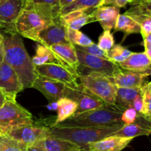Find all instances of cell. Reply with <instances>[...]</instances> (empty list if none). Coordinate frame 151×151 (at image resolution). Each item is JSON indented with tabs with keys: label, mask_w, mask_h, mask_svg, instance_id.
<instances>
[{
	"label": "cell",
	"mask_w": 151,
	"mask_h": 151,
	"mask_svg": "<svg viewBox=\"0 0 151 151\" xmlns=\"http://www.w3.org/2000/svg\"><path fill=\"white\" fill-rule=\"evenodd\" d=\"M60 7L35 4L26 0L14 23V29L21 36L37 41L38 34L60 16Z\"/></svg>",
	"instance_id": "cell-1"
},
{
	"label": "cell",
	"mask_w": 151,
	"mask_h": 151,
	"mask_svg": "<svg viewBox=\"0 0 151 151\" xmlns=\"http://www.w3.org/2000/svg\"><path fill=\"white\" fill-rule=\"evenodd\" d=\"M3 48L4 60L17 74L23 89L32 87L38 74L22 36L16 32L10 33L9 36H4Z\"/></svg>",
	"instance_id": "cell-2"
},
{
	"label": "cell",
	"mask_w": 151,
	"mask_h": 151,
	"mask_svg": "<svg viewBox=\"0 0 151 151\" xmlns=\"http://www.w3.org/2000/svg\"><path fill=\"white\" fill-rule=\"evenodd\" d=\"M125 110L116 105H106L102 107L73 114L62 122L53 124L54 127H100L120 123L121 115Z\"/></svg>",
	"instance_id": "cell-3"
},
{
	"label": "cell",
	"mask_w": 151,
	"mask_h": 151,
	"mask_svg": "<svg viewBox=\"0 0 151 151\" xmlns=\"http://www.w3.org/2000/svg\"><path fill=\"white\" fill-rule=\"evenodd\" d=\"M123 124V123L120 122L100 127H58L51 126L49 129L50 136L69 141L83 147H87L88 144L112 136Z\"/></svg>",
	"instance_id": "cell-4"
},
{
	"label": "cell",
	"mask_w": 151,
	"mask_h": 151,
	"mask_svg": "<svg viewBox=\"0 0 151 151\" xmlns=\"http://www.w3.org/2000/svg\"><path fill=\"white\" fill-rule=\"evenodd\" d=\"M81 84L106 105H115L116 87L111 78L91 72L78 73Z\"/></svg>",
	"instance_id": "cell-5"
},
{
	"label": "cell",
	"mask_w": 151,
	"mask_h": 151,
	"mask_svg": "<svg viewBox=\"0 0 151 151\" xmlns=\"http://www.w3.org/2000/svg\"><path fill=\"white\" fill-rule=\"evenodd\" d=\"M33 124L32 115L16 101H5L0 107V132H7Z\"/></svg>",
	"instance_id": "cell-6"
},
{
	"label": "cell",
	"mask_w": 151,
	"mask_h": 151,
	"mask_svg": "<svg viewBox=\"0 0 151 151\" xmlns=\"http://www.w3.org/2000/svg\"><path fill=\"white\" fill-rule=\"evenodd\" d=\"M63 97L72 99L76 102L78 107L75 114L102 107L106 105L87 90L81 83L71 87L66 86L63 92Z\"/></svg>",
	"instance_id": "cell-7"
},
{
	"label": "cell",
	"mask_w": 151,
	"mask_h": 151,
	"mask_svg": "<svg viewBox=\"0 0 151 151\" xmlns=\"http://www.w3.org/2000/svg\"><path fill=\"white\" fill-rule=\"evenodd\" d=\"M76 51L79 62L78 73L91 72L111 78L115 70L119 67L118 65L113 63L108 59L83 53L79 50Z\"/></svg>",
	"instance_id": "cell-8"
},
{
	"label": "cell",
	"mask_w": 151,
	"mask_h": 151,
	"mask_svg": "<svg viewBox=\"0 0 151 151\" xmlns=\"http://www.w3.org/2000/svg\"><path fill=\"white\" fill-rule=\"evenodd\" d=\"M23 90L17 74L5 61H3L0 68V90L6 101L15 102L18 93Z\"/></svg>",
	"instance_id": "cell-9"
},
{
	"label": "cell",
	"mask_w": 151,
	"mask_h": 151,
	"mask_svg": "<svg viewBox=\"0 0 151 151\" xmlns=\"http://www.w3.org/2000/svg\"><path fill=\"white\" fill-rule=\"evenodd\" d=\"M6 134L25 144L27 147L50 136L49 127L37 126L34 124L13 129Z\"/></svg>",
	"instance_id": "cell-10"
},
{
	"label": "cell",
	"mask_w": 151,
	"mask_h": 151,
	"mask_svg": "<svg viewBox=\"0 0 151 151\" xmlns=\"http://www.w3.org/2000/svg\"><path fill=\"white\" fill-rule=\"evenodd\" d=\"M37 74L50 79L63 83L67 87L78 84V76L65 67L55 64H48L35 67Z\"/></svg>",
	"instance_id": "cell-11"
},
{
	"label": "cell",
	"mask_w": 151,
	"mask_h": 151,
	"mask_svg": "<svg viewBox=\"0 0 151 151\" xmlns=\"http://www.w3.org/2000/svg\"><path fill=\"white\" fill-rule=\"evenodd\" d=\"M36 42L48 47L59 43L69 42L67 28L62 24L60 16L56 18L38 34Z\"/></svg>",
	"instance_id": "cell-12"
},
{
	"label": "cell",
	"mask_w": 151,
	"mask_h": 151,
	"mask_svg": "<svg viewBox=\"0 0 151 151\" xmlns=\"http://www.w3.org/2000/svg\"><path fill=\"white\" fill-rule=\"evenodd\" d=\"M25 2L26 0H0V22L9 33L16 32L14 23Z\"/></svg>",
	"instance_id": "cell-13"
},
{
	"label": "cell",
	"mask_w": 151,
	"mask_h": 151,
	"mask_svg": "<svg viewBox=\"0 0 151 151\" xmlns=\"http://www.w3.org/2000/svg\"><path fill=\"white\" fill-rule=\"evenodd\" d=\"M32 87L41 92L47 98L48 102L51 103L58 102L60 98L63 97L66 85L63 83L38 75Z\"/></svg>",
	"instance_id": "cell-14"
},
{
	"label": "cell",
	"mask_w": 151,
	"mask_h": 151,
	"mask_svg": "<svg viewBox=\"0 0 151 151\" xmlns=\"http://www.w3.org/2000/svg\"><path fill=\"white\" fill-rule=\"evenodd\" d=\"M50 48L58 56L65 68L78 76L79 62L75 45L69 42H62L50 46Z\"/></svg>",
	"instance_id": "cell-15"
},
{
	"label": "cell",
	"mask_w": 151,
	"mask_h": 151,
	"mask_svg": "<svg viewBox=\"0 0 151 151\" xmlns=\"http://www.w3.org/2000/svg\"><path fill=\"white\" fill-rule=\"evenodd\" d=\"M120 68L147 77L151 74V59L145 53H132L125 61L118 64Z\"/></svg>",
	"instance_id": "cell-16"
},
{
	"label": "cell",
	"mask_w": 151,
	"mask_h": 151,
	"mask_svg": "<svg viewBox=\"0 0 151 151\" xmlns=\"http://www.w3.org/2000/svg\"><path fill=\"white\" fill-rule=\"evenodd\" d=\"M145 77L142 74L124 70L118 67L111 78L116 87L140 88L144 84Z\"/></svg>",
	"instance_id": "cell-17"
},
{
	"label": "cell",
	"mask_w": 151,
	"mask_h": 151,
	"mask_svg": "<svg viewBox=\"0 0 151 151\" xmlns=\"http://www.w3.org/2000/svg\"><path fill=\"white\" fill-rule=\"evenodd\" d=\"M133 139L109 136L97 142L87 145L88 151H122L125 149Z\"/></svg>",
	"instance_id": "cell-18"
},
{
	"label": "cell",
	"mask_w": 151,
	"mask_h": 151,
	"mask_svg": "<svg viewBox=\"0 0 151 151\" xmlns=\"http://www.w3.org/2000/svg\"><path fill=\"white\" fill-rule=\"evenodd\" d=\"M95 22H98L103 30L114 29L119 13V8L111 5H102L93 10L92 13Z\"/></svg>",
	"instance_id": "cell-19"
},
{
	"label": "cell",
	"mask_w": 151,
	"mask_h": 151,
	"mask_svg": "<svg viewBox=\"0 0 151 151\" xmlns=\"http://www.w3.org/2000/svg\"><path fill=\"white\" fill-rule=\"evenodd\" d=\"M89 10H77L70 12L67 14L60 16V19L62 24L66 28L73 30H80L84 25L95 22L91 14L92 11L89 12Z\"/></svg>",
	"instance_id": "cell-20"
},
{
	"label": "cell",
	"mask_w": 151,
	"mask_h": 151,
	"mask_svg": "<svg viewBox=\"0 0 151 151\" xmlns=\"http://www.w3.org/2000/svg\"><path fill=\"white\" fill-rule=\"evenodd\" d=\"M41 143L47 151H88L87 147L52 136L41 141Z\"/></svg>",
	"instance_id": "cell-21"
},
{
	"label": "cell",
	"mask_w": 151,
	"mask_h": 151,
	"mask_svg": "<svg viewBox=\"0 0 151 151\" xmlns=\"http://www.w3.org/2000/svg\"><path fill=\"white\" fill-rule=\"evenodd\" d=\"M149 121L140 124L135 121L131 124H124L121 128L115 132L112 136L122 138H134L137 136H149L151 133V127Z\"/></svg>",
	"instance_id": "cell-22"
},
{
	"label": "cell",
	"mask_w": 151,
	"mask_h": 151,
	"mask_svg": "<svg viewBox=\"0 0 151 151\" xmlns=\"http://www.w3.org/2000/svg\"><path fill=\"white\" fill-rule=\"evenodd\" d=\"M31 59L35 67L48 65V64H55V65L63 66L60 59L50 50V47L39 44V43H38L36 46L35 54Z\"/></svg>",
	"instance_id": "cell-23"
},
{
	"label": "cell",
	"mask_w": 151,
	"mask_h": 151,
	"mask_svg": "<svg viewBox=\"0 0 151 151\" xmlns=\"http://www.w3.org/2000/svg\"><path fill=\"white\" fill-rule=\"evenodd\" d=\"M140 88L116 87L115 105L124 110L132 107V104L136 96L139 93Z\"/></svg>",
	"instance_id": "cell-24"
},
{
	"label": "cell",
	"mask_w": 151,
	"mask_h": 151,
	"mask_svg": "<svg viewBox=\"0 0 151 151\" xmlns=\"http://www.w3.org/2000/svg\"><path fill=\"white\" fill-rule=\"evenodd\" d=\"M58 115L54 124L62 122L75 113L78 105L75 102L66 97H62L58 101Z\"/></svg>",
	"instance_id": "cell-25"
},
{
	"label": "cell",
	"mask_w": 151,
	"mask_h": 151,
	"mask_svg": "<svg viewBox=\"0 0 151 151\" xmlns=\"http://www.w3.org/2000/svg\"><path fill=\"white\" fill-rule=\"evenodd\" d=\"M114 32L122 31L125 33V37L132 33H140V26L135 20L127 16L125 13L119 14L116 19V24L114 28Z\"/></svg>",
	"instance_id": "cell-26"
},
{
	"label": "cell",
	"mask_w": 151,
	"mask_h": 151,
	"mask_svg": "<svg viewBox=\"0 0 151 151\" xmlns=\"http://www.w3.org/2000/svg\"><path fill=\"white\" fill-rule=\"evenodd\" d=\"M103 0H75L60 9V16L77 10H91L98 7Z\"/></svg>",
	"instance_id": "cell-27"
},
{
	"label": "cell",
	"mask_w": 151,
	"mask_h": 151,
	"mask_svg": "<svg viewBox=\"0 0 151 151\" xmlns=\"http://www.w3.org/2000/svg\"><path fill=\"white\" fill-rule=\"evenodd\" d=\"M151 0H135L131 3V7L125 13L128 16H151Z\"/></svg>",
	"instance_id": "cell-28"
},
{
	"label": "cell",
	"mask_w": 151,
	"mask_h": 151,
	"mask_svg": "<svg viewBox=\"0 0 151 151\" xmlns=\"http://www.w3.org/2000/svg\"><path fill=\"white\" fill-rule=\"evenodd\" d=\"M27 147L0 132V151H27Z\"/></svg>",
	"instance_id": "cell-29"
},
{
	"label": "cell",
	"mask_w": 151,
	"mask_h": 151,
	"mask_svg": "<svg viewBox=\"0 0 151 151\" xmlns=\"http://www.w3.org/2000/svg\"><path fill=\"white\" fill-rule=\"evenodd\" d=\"M143 99L142 113L140 115L144 117L147 121H151V83L145 82L140 87Z\"/></svg>",
	"instance_id": "cell-30"
},
{
	"label": "cell",
	"mask_w": 151,
	"mask_h": 151,
	"mask_svg": "<svg viewBox=\"0 0 151 151\" xmlns=\"http://www.w3.org/2000/svg\"><path fill=\"white\" fill-rule=\"evenodd\" d=\"M133 52L124 47L121 44H114L111 49L107 52V56L109 61L118 65L129 57Z\"/></svg>",
	"instance_id": "cell-31"
},
{
	"label": "cell",
	"mask_w": 151,
	"mask_h": 151,
	"mask_svg": "<svg viewBox=\"0 0 151 151\" xmlns=\"http://www.w3.org/2000/svg\"><path fill=\"white\" fill-rule=\"evenodd\" d=\"M67 38L68 41L75 46L85 47V46L91 45L94 43V41H92L89 37L81 32L80 30H73L68 28Z\"/></svg>",
	"instance_id": "cell-32"
},
{
	"label": "cell",
	"mask_w": 151,
	"mask_h": 151,
	"mask_svg": "<svg viewBox=\"0 0 151 151\" xmlns=\"http://www.w3.org/2000/svg\"><path fill=\"white\" fill-rule=\"evenodd\" d=\"M114 45V38L113 34L111 33V30L103 31V33L99 37L97 46L102 50L107 53Z\"/></svg>",
	"instance_id": "cell-33"
},
{
	"label": "cell",
	"mask_w": 151,
	"mask_h": 151,
	"mask_svg": "<svg viewBox=\"0 0 151 151\" xmlns=\"http://www.w3.org/2000/svg\"><path fill=\"white\" fill-rule=\"evenodd\" d=\"M76 50H79V51L83 52V53H88V54L92 55V56H97V57L103 58L104 59H108L107 53L102 50L100 47L96 44L95 43H93L92 44L88 46H85V47H81V46H75Z\"/></svg>",
	"instance_id": "cell-34"
},
{
	"label": "cell",
	"mask_w": 151,
	"mask_h": 151,
	"mask_svg": "<svg viewBox=\"0 0 151 151\" xmlns=\"http://www.w3.org/2000/svg\"><path fill=\"white\" fill-rule=\"evenodd\" d=\"M138 116V113L134 108L128 107L122 112L120 121L123 124H131L137 121Z\"/></svg>",
	"instance_id": "cell-35"
},
{
	"label": "cell",
	"mask_w": 151,
	"mask_h": 151,
	"mask_svg": "<svg viewBox=\"0 0 151 151\" xmlns=\"http://www.w3.org/2000/svg\"><path fill=\"white\" fill-rule=\"evenodd\" d=\"M135 0H103L102 1L100 6L102 5H111L114 6L120 9L121 7H125L126 4H131ZM99 6V7H100Z\"/></svg>",
	"instance_id": "cell-36"
},
{
	"label": "cell",
	"mask_w": 151,
	"mask_h": 151,
	"mask_svg": "<svg viewBox=\"0 0 151 151\" xmlns=\"http://www.w3.org/2000/svg\"><path fill=\"white\" fill-rule=\"evenodd\" d=\"M132 107L139 114H142L143 109V99L142 92L139 90V93L136 96L132 104Z\"/></svg>",
	"instance_id": "cell-37"
},
{
	"label": "cell",
	"mask_w": 151,
	"mask_h": 151,
	"mask_svg": "<svg viewBox=\"0 0 151 151\" xmlns=\"http://www.w3.org/2000/svg\"><path fill=\"white\" fill-rule=\"evenodd\" d=\"M143 44L145 47L144 53L147 55V57L151 59V34H149L146 37H145Z\"/></svg>",
	"instance_id": "cell-38"
},
{
	"label": "cell",
	"mask_w": 151,
	"mask_h": 151,
	"mask_svg": "<svg viewBox=\"0 0 151 151\" xmlns=\"http://www.w3.org/2000/svg\"><path fill=\"white\" fill-rule=\"evenodd\" d=\"M27 1H29V2L35 3V4L60 7L59 6V0H27Z\"/></svg>",
	"instance_id": "cell-39"
},
{
	"label": "cell",
	"mask_w": 151,
	"mask_h": 151,
	"mask_svg": "<svg viewBox=\"0 0 151 151\" xmlns=\"http://www.w3.org/2000/svg\"><path fill=\"white\" fill-rule=\"evenodd\" d=\"M27 151H47V150H46L45 148L44 147V146H43L41 141V142L32 145V146L28 147Z\"/></svg>",
	"instance_id": "cell-40"
},
{
	"label": "cell",
	"mask_w": 151,
	"mask_h": 151,
	"mask_svg": "<svg viewBox=\"0 0 151 151\" xmlns=\"http://www.w3.org/2000/svg\"><path fill=\"white\" fill-rule=\"evenodd\" d=\"M4 61V48H3V43L0 45V68H1V64Z\"/></svg>",
	"instance_id": "cell-41"
},
{
	"label": "cell",
	"mask_w": 151,
	"mask_h": 151,
	"mask_svg": "<svg viewBox=\"0 0 151 151\" xmlns=\"http://www.w3.org/2000/svg\"><path fill=\"white\" fill-rule=\"evenodd\" d=\"M75 1V0H59V6H60V7L61 8L63 6L66 5V4H69V3L72 2V1Z\"/></svg>",
	"instance_id": "cell-42"
},
{
	"label": "cell",
	"mask_w": 151,
	"mask_h": 151,
	"mask_svg": "<svg viewBox=\"0 0 151 151\" xmlns=\"http://www.w3.org/2000/svg\"><path fill=\"white\" fill-rule=\"evenodd\" d=\"M5 101H6V99H5V97H4V94H3V93H1V90H0V107H1L3 105H4V103L5 102Z\"/></svg>",
	"instance_id": "cell-43"
},
{
	"label": "cell",
	"mask_w": 151,
	"mask_h": 151,
	"mask_svg": "<svg viewBox=\"0 0 151 151\" xmlns=\"http://www.w3.org/2000/svg\"><path fill=\"white\" fill-rule=\"evenodd\" d=\"M3 40H4V36H3L2 34L0 33V45L3 43Z\"/></svg>",
	"instance_id": "cell-44"
},
{
	"label": "cell",
	"mask_w": 151,
	"mask_h": 151,
	"mask_svg": "<svg viewBox=\"0 0 151 151\" xmlns=\"http://www.w3.org/2000/svg\"><path fill=\"white\" fill-rule=\"evenodd\" d=\"M0 28H3V25L1 24V22H0Z\"/></svg>",
	"instance_id": "cell-45"
},
{
	"label": "cell",
	"mask_w": 151,
	"mask_h": 151,
	"mask_svg": "<svg viewBox=\"0 0 151 151\" xmlns=\"http://www.w3.org/2000/svg\"></svg>",
	"instance_id": "cell-46"
}]
</instances>
